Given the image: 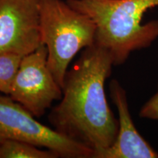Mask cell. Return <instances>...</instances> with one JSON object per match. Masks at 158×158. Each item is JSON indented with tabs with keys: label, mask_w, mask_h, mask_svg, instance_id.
I'll use <instances>...</instances> for the list:
<instances>
[{
	"label": "cell",
	"mask_w": 158,
	"mask_h": 158,
	"mask_svg": "<svg viewBox=\"0 0 158 158\" xmlns=\"http://www.w3.org/2000/svg\"><path fill=\"white\" fill-rule=\"evenodd\" d=\"M9 95L0 94V141L18 140L45 148L65 158H93L94 151L37 121Z\"/></svg>",
	"instance_id": "obj_4"
},
{
	"label": "cell",
	"mask_w": 158,
	"mask_h": 158,
	"mask_svg": "<svg viewBox=\"0 0 158 158\" xmlns=\"http://www.w3.org/2000/svg\"><path fill=\"white\" fill-rule=\"evenodd\" d=\"M113 65L110 53L95 43L84 49L67 72L61 102L48 116L55 130L91 148L93 158L110 147L118 133V121L105 92Z\"/></svg>",
	"instance_id": "obj_1"
},
{
	"label": "cell",
	"mask_w": 158,
	"mask_h": 158,
	"mask_svg": "<svg viewBox=\"0 0 158 158\" xmlns=\"http://www.w3.org/2000/svg\"><path fill=\"white\" fill-rule=\"evenodd\" d=\"M110 98L118 110V130L115 141L95 158H157L158 153L140 135L130 115L127 94L118 81L110 83Z\"/></svg>",
	"instance_id": "obj_7"
},
{
	"label": "cell",
	"mask_w": 158,
	"mask_h": 158,
	"mask_svg": "<svg viewBox=\"0 0 158 158\" xmlns=\"http://www.w3.org/2000/svg\"><path fill=\"white\" fill-rule=\"evenodd\" d=\"M40 30L48 50V68L62 89L71 61L95 42V25L67 2L40 0Z\"/></svg>",
	"instance_id": "obj_3"
},
{
	"label": "cell",
	"mask_w": 158,
	"mask_h": 158,
	"mask_svg": "<svg viewBox=\"0 0 158 158\" xmlns=\"http://www.w3.org/2000/svg\"><path fill=\"white\" fill-rule=\"evenodd\" d=\"M86 15L96 27L95 43L111 55L114 65L126 62L132 52L148 48L158 38V20L142 24L148 10L158 0H66Z\"/></svg>",
	"instance_id": "obj_2"
},
{
	"label": "cell",
	"mask_w": 158,
	"mask_h": 158,
	"mask_svg": "<svg viewBox=\"0 0 158 158\" xmlns=\"http://www.w3.org/2000/svg\"><path fill=\"white\" fill-rule=\"evenodd\" d=\"M23 56L13 53L0 54V92L9 95Z\"/></svg>",
	"instance_id": "obj_9"
},
{
	"label": "cell",
	"mask_w": 158,
	"mask_h": 158,
	"mask_svg": "<svg viewBox=\"0 0 158 158\" xmlns=\"http://www.w3.org/2000/svg\"><path fill=\"white\" fill-rule=\"evenodd\" d=\"M139 116L148 119L158 120V86L157 92L141 108Z\"/></svg>",
	"instance_id": "obj_10"
},
{
	"label": "cell",
	"mask_w": 158,
	"mask_h": 158,
	"mask_svg": "<svg viewBox=\"0 0 158 158\" xmlns=\"http://www.w3.org/2000/svg\"><path fill=\"white\" fill-rule=\"evenodd\" d=\"M41 45L40 0H0V54L24 56Z\"/></svg>",
	"instance_id": "obj_6"
},
{
	"label": "cell",
	"mask_w": 158,
	"mask_h": 158,
	"mask_svg": "<svg viewBox=\"0 0 158 158\" xmlns=\"http://www.w3.org/2000/svg\"><path fill=\"white\" fill-rule=\"evenodd\" d=\"M37 147L18 140L0 141V158H58L59 154L52 150Z\"/></svg>",
	"instance_id": "obj_8"
},
{
	"label": "cell",
	"mask_w": 158,
	"mask_h": 158,
	"mask_svg": "<svg viewBox=\"0 0 158 158\" xmlns=\"http://www.w3.org/2000/svg\"><path fill=\"white\" fill-rule=\"evenodd\" d=\"M48 50L42 44L21 59L9 96L35 117H40L55 100L62 97V89L48 65Z\"/></svg>",
	"instance_id": "obj_5"
}]
</instances>
